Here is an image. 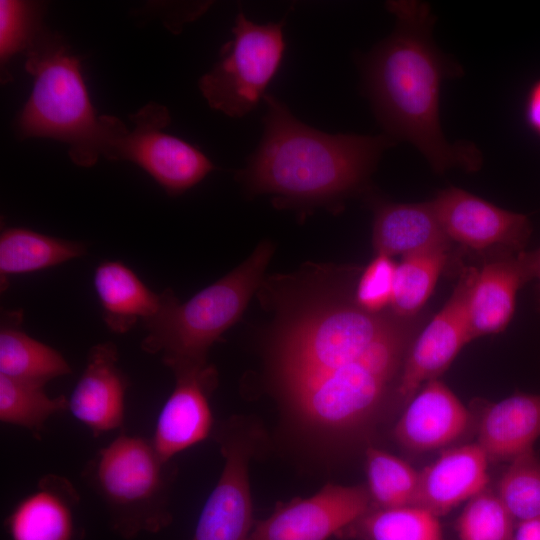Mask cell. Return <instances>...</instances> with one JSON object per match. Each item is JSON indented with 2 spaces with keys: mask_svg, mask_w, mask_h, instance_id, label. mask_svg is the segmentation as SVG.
Listing matches in <instances>:
<instances>
[{
  "mask_svg": "<svg viewBox=\"0 0 540 540\" xmlns=\"http://www.w3.org/2000/svg\"><path fill=\"white\" fill-rule=\"evenodd\" d=\"M306 277L275 290L268 365L289 420L327 446L366 431L396 394L422 318L361 307L352 270L318 268Z\"/></svg>",
  "mask_w": 540,
  "mask_h": 540,
  "instance_id": "cell-1",
  "label": "cell"
},
{
  "mask_svg": "<svg viewBox=\"0 0 540 540\" xmlns=\"http://www.w3.org/2000/svg\"><path fill=\"white\" fill-rule=\"evenodd\" d=\"M396 25L365 64L366 91L380 123L391 138L417 148L439 173L452 167L468 172L482 165L471 143H450L441 129L439 103L443 78L454 66L432 39L434 17L427 3L388 1Z\"/></svg>",
  "mask_w": 540,
  "mask_h": 540,
  "instance_id": "cell-2",
  "label": "cell"
},
{
  "mask_svg": "<svg viewBox=\"0 0 540 540\" xmlns=\"http://www.w3.org/2000/svg\"><path fill=\"white\" fill-rule=\"evenodd\" d=\"M261 141L236 176L249 195L271 194L278 208L335 209L366 188L388 135L329 134L296 118L278 98L264 96Z\"/></svg>",
  "mask_w": 540,
  "mask_h": 540,
  "instance_id": "cell-3",
  "label": "cell"
},
{
  "mask_svg": "<svg viewBox=\"0 0 540 540\" xmlns=\"http://www.w3.org/2000/svg\"><path fill=\"white\" fill-rule=\"evenodd\" d=\"M25 68L33 88L16 121L19 137L64 142L75 164L93 165L100 155L103 121L90 101L78 57L60 35L40 24L26 49Z\"/></svg>",
  "mask_w": 540,
  "mask_h": 540,
  "instance_id": "cell-4",
  "label": "cell"
},
{
  "mask_svg": "<svg viewBox=\"0 0 540 540\" xmlns=\"http://www.w3.org/2000/svg\"><path fill=\"white\" fill-rule=\"evenodd\" d=\"M269 241L224 277L180 303L167 289L161 293L158 312L144 322L143 351L161 354L171 370L207 365V353L221 335L242 316L253 294L261 287L273 254Z\"/></svg>",
  "mask_w": 540,
  "mask_h": 540,
  "instance_id": "cell-5",
  "label": "cell"
},
{
  "mask_svg": "<svg viewBox=\"0 0 540 540\" xmlns=\"http://www.w3.org/2000/svg\"><path fill=\"white\" fill-rule=\"evenodd\" d=\"M170 461L151 439L122 433L86 464L83 478L103 501L111 528L123 538L157 533L171 522Z\"/></svg>",
  "mask_w": 540,
  "mask_h": 540,
  "instance_id": "cell-6",
  "label": "cell"
},
{
  "mask_svg": "<svg viewBox=\"0 0 540 540\" xmlns=\"http://www.w3.org/2000/svg\"><path fill=\"white\" fill-rule=\"evenodd\" d=\"M284 23L282 19L259 25L239 10L233 38L221 48L218 61L198 83L212 109L240 118L264 98L284 56Z\"/></svg>",
  "mask_w": 540,
  "mask_h": 540,
  "instance_id": "cell-7",
  "label": "cell"
},
{
  "mask_svg": "<svg viewBox=\"0 0 540 540\" xmlns=\"http://www.w3.org/2000/svg\"><path fill=\"white\" fill-rule=\"evenodd\" d=\"M130 119L132 130L116 117L102 116L100 155L138 165L171 196L182 194L214 170L198 148L162 131L170 123L166 107L149 103Z\"/></svg>",
  "mask_w": 540,
  "mask_h": 540,
  "instance_id": "cell-8",
  "label": "cell"
},
{
  "mask_svg": "<svg viewBox=\"0 0 540 540\" xmlns=\"http://www.w3.org/2000/svg\"><path fill=\"white\" fill-rule=\"evenodd\" d=\"M447 237L467 250L497 256L525 251L532 233L529 218L500 208L457 187L430 201Z\"/></svg>",
  "mask_w": 540,
  "mask_h": 540,
  "instance_id": "cell-9",
  "label": "cell"
},
{
  "mask_svg": "<svg viewBox=\"0 0 540 540\" xmlns=\"http://www.w3.org/2000/svg\"><path fill=\"white\" fill-rule=\"evenodd\" d=\"M254 439L233 423L218 431L224 468L202 508L192 540H249L253 528L248 465Z\"/></svg>",
  "mask_w": 540,
  "mask_h": 540,
  "instance_id": "cell-10",
  "label": "cell"
},
{
  "mask_svg": "<svg viewBox=\"0 0 540 540\" xmlns=\"http://www.w3.org/2000/svg\"><path fill=\"white\" fill-rule=\"evenodd\" d=\"M441 310L423 327L406 356L396 395L408 401L427 382L438 379L472 341L468 301L476 267H464Z\"/></svg>",
  "mask_w": 540,
  "mask_h": 540,
  "instance_id": "cell-11",
  "label": "cell"
},
{
  "mask_svg": "<svg viewBox=\"0 0 540 540\" xmlns=\"http://www.w3.org/2000/svg\"><path fill=\"white\" fill-rule=\"evenodd\" d=\"M370 501L362 487L329 484L279 507L257 523L249 540H327L366 515Z\"/></svg>",
  "mask_w": 540,
  "mask_h": 540,
  "instance_id": "cell-12",
  "label": "cell"
},
{
  "mask_svg": "<svg viewBox=\"0 0 540 540\" xmlns=\"http://www.w3.org/2000/svg\"><path fill=\"white\" fill-rule=\"evenodd\" d=\"M172 371L175 387L159 412L151 439L168 461L208 437L213 425L209 397L216 385V372L208 365Z\"/></svg>",
  "mask_w": 540,
  "mask_h": 540,
  "instance_id": "cell-13",
  "label": "cell"
},
{
  "mask_svg": "<svg viewBox=\"0 0 540 540\" xmlns=\"http://www.w3.org/2000/svg\"><path fill=\"white\" fill-rule=\"evenodd\" d=\"M534 278L533 251L492 257L476 269L468 301L472 341L505 330L519 290Z\"/></svg>",
  "mask_w": 540,
  "mask_h": 540,
  "instance_id": "cell-14",
  "label": "cell"
},
{
  "mask_svg": "<svg viewBox=\"0 0 540 540\" xmlns=\"http://www.w3.org/2000/svg\"><path fill=\"white\" fill-rule=\"evenodd\" d=\"M118 361L114 343L94 345L68 398V410L94 437L118 429L124 422L128 380Z\"/></svg>",
  "mask_w": 540,
  "mask_h": 540,
  "instance_id": "cell-15",
  "label": "cell"
},
{
  "mask_svg": "<svg viewBox=\"0 0 540 540\" xmlns=\"http://www.w3.org/2000/svg\"><path fill=\"white\" fill-rule=\"evenodd\" d=\"M469 412L459 398L439 379L425 383L407 401L394 435L412 451H431L447 446L463 435Z\"/></svg>",
  "mask_w": 540,
  "mask_h": 540,
  "instance_id": "cell-16",
  "label": "cell"
},
{
  "mask_svg": "<svg viewBox=\"0 0 540 540\" xmlns=\"http://www.w3.org/2000/svg\"><path fill=\"white\" fill-rule=\"evenodd\" d=\"M77 489L65 477L47 474L5 520L9 540H78Z\"/></svg>",
  "mask_w": 540,
  "mask_h": 540,
  "instance_id": "cell-17",
  "label": "cell"
},
{
  "mask_svg": "<svg viewBox=\"0 0 540 540\" xmlns=\"http://www.w3.org/2000/svg\"><path fill=\"white\" fill-rule=\"evenodd\" d=\"M489 459L476 444L445 451L420 472L417 506L438 516L485 490Z\"/></svg>",
  "mask_w": 540,
  "mask_h": 540,
  "instance_id": "cell-18",
  "label": "cell"
},
{
  "mask_svg": "<svg viewBox=\"0 0 540 540\" xmlns=\"http://www.w3.org/2000/svg\"><path fill=\"white\" fill-rule=\"evenodd\" d=\"M372 242L376 254L406 256L451 247L430 202H379L374 209Z\"/></svg>",
  "mask_w": 540,
  "mask_h": 540,
  "instance_id": "cell-19",
  "label": "cell"
},
{
  "mask_svg": "<svg viewBox=\"0 0 540 540\" xmlns=\"http://www.w3.org/2000/svg\"><path fill=\"white\" fill-rule=\"evenodd\" d=\"M540 437V395L517 393L490 405L478 428L489 460L511 461L533 449Z\"/></svg>",
  "mask_w": 540,
  "mask_h": 540,
  "instance_id": "cell-20",
  "label": "cell"
},
{
  "mask_svg": "<svg viewBox=\"0 0 540 540\" xmlns=\"http://www.w3.org/2000/svg\"><path fill=\"white\" fill-rule=\"evenodd\" d=\"M93 284L102 318L113 332L123 334L139 320L143 323L159 310L162 297L150 290L125 264L105 261L97 266Z\"/></svg>",
  "mask_w": 540,
  "mask_h": 540,
  "instance_id": "cell-21",
  "label": "cell"
},
{
  "mask_svg": "<svg viewBox=\"0 0 540 540\" xmlns=\"http://www.w3.org/2000/svg\"><path fill=\"white\" fill-rule=\"evenodd\" d=\"M2 318L0 329V375L45 386L50 380L71 374L63 355L20 327L21 316Z\"/></svg>",
  "mask_w": 540,
  "mask_h": 540,
  "instance_id": "cell-22",
  "label": "cell"
},
{
  "mask_svg": "<svg viewBox=\"0 0 540 540\" xmlns=\"http://www.w3.org/2000/svg\"><path fill=\"white\" fill-rule=\"evenodd\" d=\"M87 246L21 227L6 228L0 235L2 277L35 272L85 255Z\"/></svg>",
  "mask_w": 540,
  "mask_h": 540,
  "instance_id": "cell-23",
  "label": "cell"
},
{
  "mask_svg": "<svg viewBox=\"0 0 540 540\" xmlns=\"http://www.w3.org/2000/svg\"><path fill=\"white\" fill-rule=\"evenodd\" d=\"M451 247H438L403 256L397 263L390 309L399 317L420 314L440 274L450 261Z\"/></svg>",
  "mask_w": 540,
  "mask_h": 540,
  "instance_id": "cell-24",
  "label": "cell"
},
{
  "mask_svg": "<svg viewBox=\"0 0 540 540\" xmlns=\"http://www.w3.org/2000/svg\"><path fill=\"white\" fill-rule=\"evenodd\" d=\"M44 387L0 375V421L25 428L39 438L51 416L68 410V398H52Z\"/></svg>",
  "mask_w": 540,
  "mask_h": 540,
  "instance_id": "cell-25",
  "label": "cell"
},
{
  "mask_svg": "<svg viewBox=\"0 0 540 540\" xmlns=\"http://www.w3.org/2000/svg\"><path fill=\"white\" fill-rule=\"evenodd\" d=\"M368 492L379 508L417 506L420 473L404 460L377 448L366 451Z\"/></svg>",
  "mask_w": 540,
  "mask_h": 540,
  "instance_id": "cell-26",
  "label": "cell"
},
{
  "mask_svg": "<svg viewBox=\"0 0 540 540\" xmlns=\"http://www.w3.org/2000/svg\"><path fill=\"white\" fill-rule=\"evenodd\" d=\"M360 520L368 540H442L437 516L419 506L380 508Z\"/></svg>",
  "mask_w": 540,
  "mask_h": 540,
  "instance_id": "cell-27",
  "label": "cell"
},
{
  "mask_svg": "<svg viewBox=\"0 0 540 540\" xmlns=\"http://www.w3.org/2000/svg\"><path fill=\"white\" fill-rule=\"evenodd\" d=\"M497 495L515 522L540 517V459L533 449L510 461Z\"/></svg>",
  "mask_w": 540,
  "mask_h": 540,
  "instance_id": "cell-28",
  "label": "cell"
},
{
  "mask_svg": "<svg viewBox=\"0 0 540 540\" xmlns=\"http://www.w3.org/2000/svg\"><path fill=\"white\" fill-rule=\"evenodd\" d=\"M514 523L499 496L484 490L467 501L456 530L459 540H512Z\"/></svg>",
  "mask_w": 540,
  "mask_h": 540,
  "instance_id": "cell-29",
  "label": "cell"
},
{
  "mask_svg": "<svg viewBox=\"0 0 540 540\" xmlns=\"http://www.w3.org/2000/svg\"><path fill=\"white\" fill-rule=\"evenodd\" d=\"M35 5L24 1H0V59L2 67L12 56L26 51L41 24Z\"/></svg>",
  "mask_w": 540,
  "mask_h": 540,
  "instance_id": "cell-30",
  "label": "cell"
},
{
  "mask_svg": "<svg viewBox=\"0 0 540 540\" xmlns=\"http://www.w3.org/2000/svg\"><path fill=\"white\" fill-rule=\"evenodd\" d=\"M396 265L391 257L376 254L359 272L354 295L361 307L370 312H382L390 308Z\"/></svg>",
  "mask_w": 540,
  "mask_h": 540,
  "instance_id": "cell-31",
  "label": "cell"
},
{
  "mask_svg": "<svg viewBox=\"0 0 540 540\" xmlns=\"http://www.w3.org/2000/svg\"><path fill=\"white\" fill-rule=\"evenodd\" d=\"M524 117L528 127L540 137V79L530 87L527 93Z\"/></svg>",
  "mask_w": 540,
  "mask_h": 540,
  "instance_id": "cell-32",
  "label": "cell"
},
{
  "mask_svg": "<svg viewBox=\"0 0 540 540\" xmlns=\"http://www.w3.org/2000/svg\"><path fill=\"white\" fill-rule=\"evenodd\" d=\"M512 540H540V517L518 522Z\"/></svg>",
  "mask_w": 540,
  "mask_h": 540,
  "instance_id": "cell-33",
  "label": "cell"
},
{
  "mask_svg": "<svg viewBox=\"0 0 540 540\" xmlns=\"http://www.w3.org/2000/svg\"><path fill=\"white\" fill-rule=\"evenodd\" d=\"M533 252H534V258H535V278H537L539 281L538 292H539V305H540V247L534 250Z\"/></svg>",
  "mask_w": 540,
  "mask_h": 540,
  "instance_id": "cell-34",
  "label": "cell"
}]
</instances>
